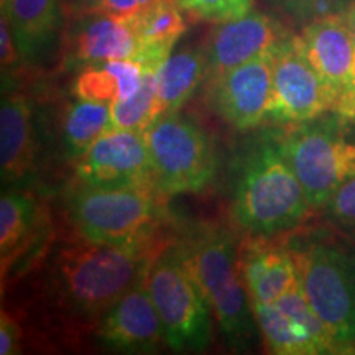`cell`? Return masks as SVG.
Wrapping results in <instances>:
<instances>
[{
    "instance_id": "d6986e66",
    "label": "cell",
    "mask_w": 355,
    "mask_h": 355,
    "mask_svg": "<svg viewBox=\"0 0 355 355\" xmlns=\"http://www.w3.org/2000/svg\"><path fill=\"white\" fill-rule=\"evenodd\" d=\"M37 159V137L33 109L20 91H3L0 105V165L2 181L20 188L33 175Z\"/></svg>"
},
{
    "instance_id": "e0dca14e",
    "label": "cell",
    "mask_w": 355,
    "mask_h": 355,
    "mask_svg": "<svg viewBox=\"0 0 355 355\" xmlns=\"http://www.w3.org/2000/svg\"><path fill=\"white\" fill-rule=\"evenodd\" d=\"M63 53L64 64L73 69L114 60L137 61L139 38L133 19L105 12L68 19L63 35Z\"/></svg>"
},
{
    "instance_id": "52a82bcc",
    "label": "cell",
    "mask_w": 355,
    "mask_h": 355,
    "mask_svg": "<svg viewBox=\"0 0 355 355\" xmlns=\"http://www.w3.org/2000/svg\"><path fill=\"white\" fill-rule=\"evenodd\" d=\"M162 319L166 347L173 352H204L212 340L211 306L186 266L176 241L157 255L145 277Z\"/></svg>"
},
{
    "instance_id": "f1b7e54d",
    "label": "cell",
    "mask_w": 355,
    "mask_h": 355,
    "mask_svg": "<svg viewBox=\"0 0 355 355\" xmlns=\"http://www.w3.org/2000/svg\"><path fill=\"white\" fill-rule=\"evenodd\" d=\"M21 327L19 321L2 309L0 313V355H15L21 352Z\"/></svg>"
},
{
    "instance_id": "836d02e7",
    "label": "cell",
    "mask_w": 355,
    "mask_h": 355,
    "mask_svg": "<svg viewBox=\"0 0 355 355\" xmlns=\"http://www.w3.org/2000/svg\"><path fill=\"white\" fill-rule=\"evenodd\" d=\"M0 3H2V12H3L8 6V0H0Z\"/></svg>"
},
{
    "instance_id": "2e32d148",
    "label": "cell",
    "mask_w": 355,
    "mask_h": 355,
    "mask_svg": "<svg viewBox=\"0 0 355 355\" xmlns=\"http://www.w3.org/2000/svg\"><path fill=\"white\" fill-rule=\"evenodd\" d=\"M291 35L282 21L254 8L239 19L216 24L204 46L207 58L206 81L255 58L277 51Z\"/></svg>"
},
{
    "instance_id": "484cf974",
    "label": "cell",
    "mask_w": 355,
    "mask_h": 355,
    "mask_svg": "<svg viewBox=\"0 0 355 355\" xmlns=\"http://www.w3.org/2000/svg\"><path fill=\"white\" fill-rule=\"evenodd\" d=\"M176 3L184 15L211 24L239 19L254 7V0H176Z\"/></svg>"
},
{
    "instance_id": "d6a6232c",
    "label": "cell",
    "mask_w": 355,
    "mask_h": 355,
    "mask_svg": "<svg viewBox=\"0 0 355 355\" xmlns=\"http://www.w3.org/2000/svg\"><path fill=\"white\" fill-rule=\"evenodd\" d=\"M340 13H343L345 24H347L350 33H352V37H354V42H355V0L354 2H349Z\"/></svg>"
},
{
    "instance_id": "8992f818",
    "label": "cell",
    "mask_w": 355,
    "mask_h": 355,
    "mask_svg": "<svg viewBox=\"0 0 355 355\" xmlns=\"http://www.w3.org/2000/svg\"><path fill=\"white\" fill-rule=\"evenodd\" d=\"M290 248L301 290L329 329L339 355L355 354V248L329 241Z\"/></svg>"
},
{
    "instance_id": "ffe728a7",
    "label": "cell",
    "mask_w": 355,
    "mask_h": 355,
    "mask_svg": "<svg viewBox=\"0 0 355 355\" xmlns=\"http://www.w3.org/2000/svg\"><path fill=\"white\" fill-rule=\"evenodd\" d=\"M24 60H38L51 48L64 19L63 0H8L2 12Z\"/></svg>"
},
{
    "instance_id": "1f68e13d",
    "label": "cell",
    "mask_w": 355,
    "mask_h": 355,
    "mask_svg": "<svg viewBox=\"0 0 355 355\" xmlns=\"http://www.w3.org/2000/svg\"><path fill=\"white\" fill-rule=\"evenodd\" d=\"M105 0H63L64 19L87 15V13L101 12L104 8Z\"/></svg>"
},
{
    "instance_id": "4dcf8cb0",
    "label": "cell",
    "mask_w": 355,
    "mask_h": 355,
    "mask_svg": "<svg viewBox=\"0 0 355 355\" xmlns=\"http://www.w3.org/2000/svg\"><path fill=\"white\" fill-rule=\"evenodd\" d=\"M153 2H157V0H105L104 8L101 12L128 19V17H133L145 10Z\"/></svg>"
},
{
    "instance_id": "6da1fadb",
    "label": "cell",
    "mask_w": 355,
    "mask_h": 355,
    "mask_svg": "<svg viewBox=\"0 0 355 355\" xmlns=\"http://www.w3.org/2000/svg\"><path fill=\"white\" fill-rule=\"evenodd\" d=\"M171 239L104 243L78 235L51 243L42 261L40 301L66 332L89 331L119 298L145 278L153 257Z\"/></svg>"
},
{
    "instance_id": "d4e9b609",
    "label": "cell",
    "mask_w": 355,
    "mask_h": 355,
    "mask_svg": "<svg viewBox=\"0 0 355 355\" xmlns=\"http://www.w3.org/2000/svg\"><path fill=\"white\" fill-rule=\"evenodd\" d=\"M157 97V69L144 68V81L139 91L123 101L110 104L112 128L146 130L159 117Z\"/></svg>"
},
{
    "instance_id": "277c9868",
    "label": "cell",
    "mask_w": 355,
    "mask_h": 355,
    "mask_svg": "<svg viewBox=\"0 0 355 355\" xmlns=\"http://www.w3.org/2000/svg\"><path fill=\"white\" fill-rule=\"evenodd\" d=\"M153 184L96 188L74 183L66 194V214L76 235L104 243H132L165 237L171 216Z\"/></svg>"
},
{
    "instance_id": "4fadbf2b",
    "label": "cell",
    "mask_w": 355,
    "mask_h": 355,
    "mask_svg": "<svg viewBox=\"0 0 355 355\" xmlns=\"http://www.w3.org/2000/svg\"><path fill=\"white\" fill-rule=\"evenodd\" d=\"M73 170L74 183L84 186L153 184L145 130L112 128L105 132L74 159Z\"/></svg>"
},
{
    "instance_id": "44dd1931",
    "label": "cell",
    "mask_w": 355,
    "mask_h": 355,
    "mask_svg": "<svg viewBox=\"0 0 355 355\" xmlns=\"http://www.w3.org/2000/svg\"><path fill=\"white\" fill-rule=\"evenodd\" d=\"M132 19L139 38L137 63L144 68L158 69L186 32L184 12L176 0H157Z\"/></svg>"
},
{
    "instance_id": "3957f363",
    "label": "cell",
    "mask_w": 355,
    "mask_h": 355,
    "mask_svg": "<svg viewBox=\"0 0 355 355\" xmlns=\"http://www.w3.org/2000/svg\"><path fill=\"white\" fill-rule=\"evenodd\" d=\"M176 243L227 345L234 350H247L259 327L239 272V243L234 235L224 225L204 222L184 230Z\"/></svg>"
},
{
    "instance_id": "cb8c5ba5",
    "label": "cell",
    "mask_w": 355,
    "mask_h": 355,
    "mask_svg": "<svg viewBox=\"0 0 355 355\" xmlns=\"http://www.w3.org/2000/svg\"><path fill=\"white\" fill-rule=\"evenodd\" d=\"M109 130H112L110 104L78 96L66 102L60 119V139L71 162L81 157L89 146Z\"/></svg>"
},
{
    "instance_id": "7402d4cb",
    "label": "cell",
    "mask_w": 355,
    "mask_h": 355,
    "mask_svg": "<svg viewBox=\"0 0 355 355\" xmlns=\"http://www.w3.org/2000/svg\"><path fill=\"white\" fill-rule=\"evenodd\" d=\"M206 78L207 58L204 48H184L171 53L157 69L159 114L180 112Z\"/></svg>"
},
{
    "instance_id": "e575fe53",
    "label": "cell",
    "mask_w": 355,
    "mask_h": 355,
    "mask_svg": "<svg viewBox=\"0 0 355 355\" xmlns=\"http://www.w3.org/2000/svg\"><path fill=\"white\" fill-rule=\"evenodd\" d=\"M350 121L355 122V101H354V107H352V114H350Z\"/></svg>"
},
{
    "instance_id": "9a60e30c",
    "label": "cell",
    "mask_w": 355,
    "mask_h": 355,
    "mask_svg": "<svg viewBox=\"0 0 355 355\" xmlns=\"http://www.w3.org/2000/svg\"><path fill=\"white\" fill-rule=\"evenodd\" d=\"M92 336L102 349L119 354H155L165 347V331L145 278L115 301Z\"/></svg>"
},
{
    "instance_id": "5bb4252c",
    "label": "cell",
    "mask_w": 355,
    "mask_h": 355,
    "mask_svg": "<svg viewBox=\"0 0 355 355\" xmlns=\"http://www.w3.org/2000/svg\"><path fill=\"white\" fill-rule=\"evenodd\" d=\"M301 44L336 94V112L350 121L355 101V42L343 13H331L303 26Z\"/></svg>"
},
{
    "instance_id": "7c38bea8",
    "label": "cell",
    "mask_w": 355,
    "mask_h": 355,
    "mask_svg": "<svg viewBox=\"0 0 355 355\" xmlns=\"http://www.w3.org/2000/svg\"><path fill=\"white\" fill-rule=\"evenodd\" d=\"M50 219L32 194L3 189L0 198V268L2 288L42 260L51 247Z\"/></svg>"
},
{
    "instance_id": "9c48e42d",
    "label": "cell",
    "mask_w": 355,
    "mask_h": 355,
    "mask_svg": "<svg viewBox=\"0 0 355 355\" xmlns=\"http://www.w3.org/2000/svg\"><path fill=\"white\" fill-rule=\"evenodd\" d=\"M337 101L329 84L318 73L293 33L275 51L273 99L270 123L285 127L336 112Z\"/></svg>"
},
{
    "instance_id": "83f0119b",
    "label": "cell",
    "mask_w": 355,
    "mask_h": 355,
    "mask_svg": "<svg viewBox=\"0 0 355 355\" xmlns=\"http://www.w3.org/2000/svg\"><path fill=\"white\" fill-rule=\"evenodd\" d=\"M322 211L334 225L355 230V175L339 184Z\"/></svg>"
},
{
    "instance_id": "603a6c76",
    "label": "cell",
    "mask_w": 355,
    "mask_h": 355,
    "mask_svg": "<svg viewBox=\"0 0 355 355\" xmlns=\"http://www.w3.org/2000/svg\"><path fill=\"white\" fill-rule=\"evenodd\" d=\"M144 81V66L132 60H114L86 66L73 84V94L83 99L112 104L128 99Z\"/></svg>"
},
{
    "instance_id": "7a4b0ae2",
    "label": "cell",
    "mask_w": 355,
    "mask_h": 355,
    "mask_svg": "<svg viewBox=\"0 0 355 355\" xmlns=\"http://www.w3.org/2000/svg\"><path fill=\"white\" fill-rule=\"evenodd\" d=\"M235 178L230 211L247 235L273 239L293 232L314 212L275 132L248 150Z\"/></svg>"
},
{
    "instance_id": "ac0fdd59",
    "label": "cell",
    "mask_w": 355,
    "mask_h": 355,
    "mask_svg": "<svg viewBox=\"0 0 355 355\" xmlns=\"http://www.w3.org/2000/svg\"><path fill=\"white\" fill-rule=\"evenodd\" d=\"M237 263L250 308L277 303L300 286V270L291 248L275 245L268 237L247 235L239 243Z\"/></svg>"
},
{
    "instance_id": "30bf717a",
    "label": "cell",
    "mask_w": 355,
    "mask_h": 355,
    "mask_svg": "<svg viewBox=\"0 0 355 355\" xmlns=\"http://www.w3.org/2000/svg\"><path fill=\"white\" fill-rule=\"evenodd\" d=\"M252 313L268 352L277 355H339L329 329L311 308L301 285L277 303L252 306Z\"/></svg>"
},
{
    "instance_id": "4316f807",
    "label": "cell",
    "mask_w": 355,
    "mask_h": 355,
    "mask_svg": "<svg viewBox=\"0 0 355 355\" xmlns=\"http://www.w3.org/2000/svg\"><path fill=\"white\" fill-rule=\"evenodd\" d=\"M266 2L278 8L288 19L303 26L321 17L343 12L349 3L345 0H266Z\"/></svg>"
},
{
    "instance_id": "8fae6325",
    "label": "cell",
    "mask_w": 355,
    "mask_h": 355,
    "mask_svg": "<svg viewBox=\"0 0 355 355\" xmlns=\"http://www.w3.org/2000/svg\"><path fill=\"white\" fill-rule=\"evenodd\" d=\"M275 51L207 79V99L229 125L245 132L268 122L273 99Z\"/></svg>"
},
{
    "instance_id": "ba28073f",
    "label": "cell",
    "mask_w": 355,
    "mask_h": 355,
    "mask_svg": "<svg viewBox=\"0 0 355 355\" xmlns=\"http://www.w3.org/2000/svg\"><path fill=\"white\" fill-rule=\"evenodd\" d=\"M153 184L163 196L196 194L216 178L214 145L206 132L180 112L162 114L145 130Z\"/></svg>"
},
{
    "instance_id": "5b68a950",
    "label": "cell",
    "mask_w": 355,
    "mask_h": 355,
    "mask_svg": "<svg viewBox=\"0 0 355 355\" xmlns=\"http://www.w3.org/2000/svg\"><path fill=\"white\" fill-rule=\"evenodd\" d=\"M350 122L344 115L327 112L275 132L314 211H322L339 184L355 175V133Z\"/></svg>"
},
{
    "instance_id": "f546056e",
    "label": "cell",
    "mask_w": 355,
    "mask_h": 355,
    "mask_svg": "<svg viewBox=\"0 0 355 355\" xmlns=\"http://www.w3.org/2000/svg\"><path fill=\"white\" fill-rule=\"evenodd\" d=\"M20 58V51L17 48L10 25H8L7 17L2 13V20H0V60H2V69L12 68L13 64L19 63Z\"/></svg>"
}]
</instances>
